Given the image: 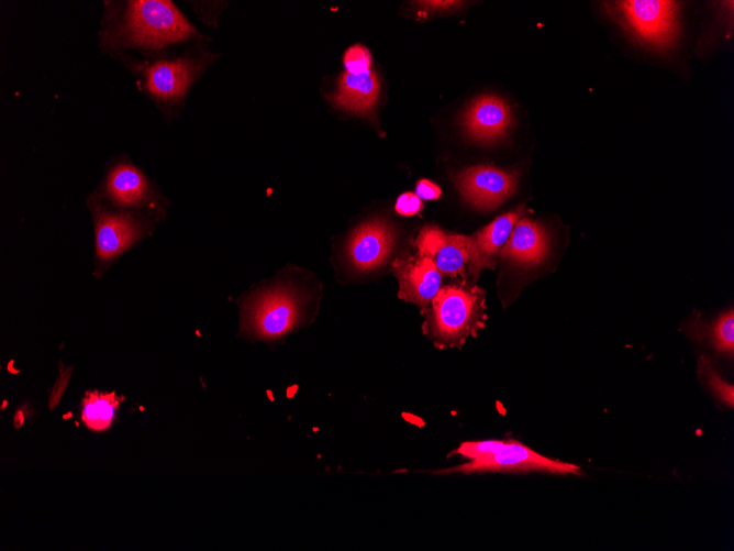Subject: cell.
<instances>
[{"mask_svg":"<svg viewBox=\"0 0 734 551\" xmlns=\"http://www.w3.org/2000/svg\"><path fill=\"white\" fill-rule=\"evenodd\" d=\"M423 317V334L435 348L460 349L486 326L485 291L465 279L441 286Z\"/></svg>","mask_w":734,"mask_h":551,"instance_id":"obj_1","label":"cell"},{"mask_svg":"<svg viewBox=\"0 0 734 551\" xmlns=\"http://www.w3.org/2000/svg\"><path fill=\"white\" fill-rule=\"evenodd\" d=\"M301 282L282 278L251 296L243 308V329L253 338L274 341L304 326L316 304Z\"/></svg>","mask_w":734,"mask_h":551,"instance_id":"obj_2","label":"cell"},{"mask_svg":"<svg viewBox=\"0 0 734 551\" xmlns=\"http://www.w3.org/2000/svg\"><path fill=\"white\" fill-rule=\"evenodd\" d=\"M196 33L193 26L170 1H130L120 21L109 26L102 42L105 47L162 48Z\"/></svg>","mask_w":734,"mask_h":551,"instance_id":"obj_3","label":"cell"},{"mask_svg":"<svg viewBox=\"0 0 734 551\" xmlns=\"http://www.w3.org/2000/svg\"><path fill=\"white\" fill-rule=\"evenodd\" d=\"M457 455L466 462L433 471V474L475 473H548L579 475L581 469L572 463L545 456L526 444L513 440L464 441L448 456Z\"/></svg>","mask_w":734,"mask_h":551,"instance_id":"obj_4","label":"cell"},{"mask_svg":"<svg viewBox=\"0 0 734 551\" xmlns=\"http://www.w3.org/2000/svg\"><path fill=\"white\" fill-rule=\"evenodd\" d=\"M616 7L623 22L646 44L656 48H666L676 41L678 2L627 0L616 2Z\"/></svg>","mask_w":734,"mask_h":551,"instance_id":"obj_5","label":"cell"},{"mask_svg":"<svg viewBox=\"0 0 734 551\" xmlns=\"http://www.w3.org/2000/svg\"><path fill=\"white\" fill-rule=\"evenodd\" d=\"M518 174L489 165L471 166L457 173L454 181L463 198L480 210L498 207L518 187Z\"/></svg>","mask_w":734,"mask_h":551,"instance_id":"obj_6","label":"cell"},{"mask_svg":"<svg viewBox=\"0 0 734 551\" xmlns=\"http://www.w3.org/2000/svg\"><path fill=\"white\" fill-rule=\"evenodd\" d=\"M416 246L419 253L431 258L442 275L455 277L468 267L472 276L476 250L471 236L445 233L437 227L422 229Z\"/></svg>","mask_w":734,"mask_h":551,"instance_id":"obj_7","label":"cell"},{"mask_svg":"<svg viewBox=\"0 0 734 551\" xmlns=\"http://www.w3.org/2000/svg\"><path fill=\"white\" fill-rule=\"evenodd\" d=\"M394 246V231L385 221L375 219L357 227L348 238L346 260L357 274L370 273L381 267Z\"/></svg>","mask_w":734,"mask_h":551,"instance_id":"obj_8","label":"cell"},{"mask_svg":"<svg viewBox=\"0 0 734 551\" xmlns=\"http://www.w3.org/2000/svg\"><path fill=\"white\" fill-rule=\"evenodd\" d=\"M400 299L416 305L423 316L442 284V273L434 262L422 255L399 258L393 264Z\"/></svg>","mask_w":734,"mask_h":551,"instance_id":"obj_9","label":"cell"},{"mask_svg":"<svg viewBox=\"0 0 734 551\" xmlns=\"http://www.w3.org/2000/svg\"><path fill=\"white\" fill-rule=\"evenodd\" d=\"M512 114L500 97L483 95L474 100L461 117L466 134L479 142H493L510 128Z\"/></svg>","mask_w":734,"mask_h":551,"instance_id":"obj_10","label":"cell"},{"mask_svg":"<svg viewBox=\"0 0 734 551\" xmlns=\"http://www.w3.org/2000/svg\"><path fill=\"white\" fill-rule=\"evenodd\" d=\"M548 252V238L544 228L529 218H521L500 251V258L516 267L540 264Z\"/></svg>","mask_w":734,"mask_h":551,"instance_id":"obj_11","label":"cell"},{"mask_svg":"<svg viewBox=\"0 0 734 551\" xmlns=\"http://www.w3.org/2000/svg\"><path fill=\"white\" fill-rule=\"evenodd\" d=\"M198 70L199 64L188 58L159 60L146 67V87L157 99L177 100L186 93Z\"/></svg>","mask_w":734,"mask_h":551,"instance_id":"obj_12","label":"cell"},{"mask_svg":"<svg viewBox=\"0 0 734 551\" xmlns=\"http://www.w3.org/2000/svg\"><path fill=\"white\" fill-rule=\"evenodd\" d=\"M525 212L524 205L507 212L471 236L476 250V264L472 277L478 278L483 269H493L500 251L508 241L516 222Z\"/></svg>","mask_w":734,"mask_h":551,"instance_id":"obj_13","label":"cell"},{"mask_svg":"<svg viewBox=\"0 0 734 551\" xmlns=\"http://www.w3.org/2000/svg\"><path fill=\"white\" fill-rule=\"evenodd\" d=\"M379 79L375 71L360 75L343 73L337 90L330 99L340 109L365 115L375 107L379 95Z\"/></svg>","mask_w":734,"mask_h":551,"instance_id":"obj_14","label":"cell"},{"mask_svg":"<svg viewBox=\"0 0 734 551\" xmlns=\"http://www.w3.org/2000/svg\"><path fill=\"white\" fill-rule=\"evenodd\" d=\"M140 233V225L131 216L103 211L96 225L98 256L102 260L113 257L130 246Z\"/></svg>","mask_w":734,"mask_h":551,"instance_id":"obj_15","label":"cell"},{"mask_svg":"<svg viewBox=\"0 0 734 551\" xmlns=\"http://www.w3.org/2000/svg\"><path fill=\"white\" fill-rule=\"evenodd\" d=\"M685 332L693 340L707 341L718 353L734 354V312L730 309L712 322L700 321V316H691L685 324Z\"/></svg>","mask_w":734,"mask_h":551,"instance_id":"obj_16","label":"cell"},{"mask_svg":"<svg viewBox=\"0 0 734 551\" xmlns=\"http://www.w3.org/2000/svg\"><path fill=\"white\" fill-rule=\"evenodd\" d=\"M107 188L110 196L121 205L138 203L147 194L145 178L127 164H120L111 170Z\"/></svg>","mask_w":734,"mask_h":551,"instance_id":"obj_17","label":"cell"},{"mask_svg":"<svg viewBox=\"0 0 734 551\" xmlns=\"http://www.w3.org/2000/svg\"><path fill=\"white\" fill-rule=\"evenodd\" d=\"M119 404L120 399L114 393H88L82 403V421L92 430L107 429Z\"/></svg>","mask_w":734,"mask_h":551,"instance_id":"obj_18","label":"cell"},{"mask_svg":"<svg viewBox=\"0 0 734 551\" xmlns=\"http://www.w3.org/2000/svg\"><path fill=\"white\" fill-rule=\"evenodd\" d=\"M698 376L712 392L713 396L730 408L734 407V388L718 374L708 356H698Z\"/></svg>","mask_w":734,"mask_h":551,"instance_id":"obj_19","label":"cell"},{"mask_svg":"<svg viewBox=\"0 0 734 551\" xmlns=\"http://www.w3.org/2000/svg\"><path fill=\"white\" fill-rule=\"evenodd\" d=\"M343 62L347 73L360 75L370 70L371 56L365 46L354 45L345 52Z\"/></svg>","mask_w":734,"mask_h":551,"instance_id":"obj_20","label":"cell"},{"mask_svg":"<svg viewBox=\"0 0 734 551\" xmlns=\"http://www.w3.org/2000/svg\"><path fill=\"white\" fill-rule=\"evenodd\" d=\"M396 211L402 216H414L419 213L422 208V199L413 192H404L399 196L396 202Z\"/></svg>","mask_w":734,"mask_h":551,"instance_id":"obj_21","label":"cell"},{"mask_svg":"<svg viewBox=\"0 0 734 551\" xmlns=\"http://www.w3.org/2000/svg\"><path fill=\"white\" fill-rule=\"evenodd\" d=\"M415 195L420 199L435 200L441 197V188L429 179H421L416 184Z\"/></svg>","mask_w":734,"mask_h":551,"instance_id":"obj_22","label":"cell"},{"mask_svg":"<svg viewBox=\"0 0 734 551\" xmlns=\"http://www.w3.org/2000/svg\"><path fill=\"white\" fill-rule=\"evenodd\" d=\"M426 3H427V5H433V7H448V5L454 4L456 2H454V1H429Z\"/></svg>","mask_w":734,"mask_h":551,"instance_id":"obj_23","label":"cell"}]
</instances>
